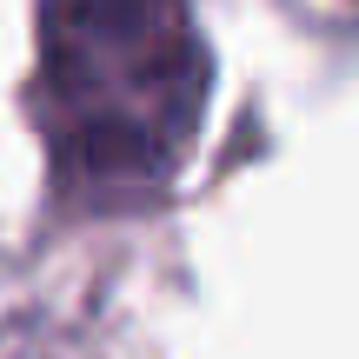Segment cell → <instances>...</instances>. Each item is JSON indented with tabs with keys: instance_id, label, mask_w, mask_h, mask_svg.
Here are the masks:
<instances>
[{
	"instance_id": "cell-1",
	"label": "cell",
	"mask_w": 359,
	"mask_h": 359,
	"mask_svg": "<svg viewBox=\"0 0 359 359\" xmlns=\"http://www.w3.org/2000/svg\"><path fill=\"white\" fill-rule=\"evenodd\" d=\"M34 120L74 206H147L180 180L213 100L193 0H40Z\"/></svg>"
},
{
	"instance_id": "cell-2",
	"label": "cell",
	"mask_w": 359,
	"mask_h": 359,
	"mask_svg": "<svg viewBox=\"0 0 359 359\" xmlns=\"http://www.w3.org/2000/svg\"><path fill=\"white\" fill-rule=\"evenodd\" d=\"M0 359H67V353H53V346H40V333H0Z\"/></svg>"
}]
</instances>
